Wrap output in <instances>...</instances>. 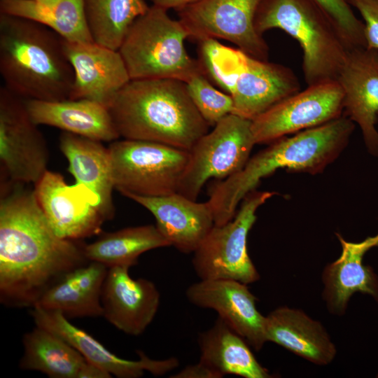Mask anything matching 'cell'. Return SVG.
Masks as SVG:
<instances>
[{"label":"cell","instance_id":"cell-29","mask_svg":"<svg viewBox=\"0 0 378 378\" xmlns=\"http://www.w3.org/2000/svg\"><path fill=\"white\" fill-rule=\"evenodd\" d=\"M0 13L38 22L66 41H94L85 18L83 0H61L54 6L43 5L36 0H0Z\"/></svg>","mask_w":378,"mask_h":378},{"label":"cell","instance_id":"cell-17","mask_svg":"<svg viewBox=\"0 0 378 378\" xmlns=\"http://www.w3.org/2000/svg\"><path fill=\"white\" fill-rule=\"evenodd\" d=\"M64 48L74 74L70 99H89L108 107L131 80L118 50L94 41L65 40Z\"/></svg>","mask_w":378,"mask_h":378},{"label":"cell","instance_id":"cell-36","mask_svg":"<svg viewBox=\"0 0 378 378\" xmlns=\"http://www.w3.org/2000/svg\"><path fill=\"white\" fill-rule=\"evenodd\" d=\"M152 5L166 10L173 9L176 11L182 9L200 0H149Z\"/></svg>","mask_w":378,"mask_h":378},{"label":"cell","instance_id":"cell-16","mask_svg":"<svg viewBox=\"0 0 378 378\" xmlns=\"http://www.w3.org/2000/svg\"><path fill=\"white\" fill-rule=\"evenodd\" d=\"M336 81L343 90L344 115L359 126L368 152L378 157V50L350 49Z\"/></svg>","mask_w":378,"mask_h":378},{"label":"cell","instance_id":"cell-32","mask_svg":"<svg viewBox=\"0 0 378 378\" xmlns=\"http://www.w3.org/2000/svg\"><path fill=\"white\" fill-rule=\"evenodd\" d=\"M338 28L349 48L366 47L364 23L347 0H314Z\"/></svg>","mask_w":378,"mask_h":378},{"label":"cell","instance_id":"cell-30","mask_svg":"<svg viewBox=\"0 0 378 378\" xmlns=\"http://www.w3.org/2000/svg\"><path fill=\"white\" fill-rule=\"evenodd\" d=\"M83 3L93 41L116 50L132 23L150 7L145 0H83Z\"/></svg>","mask_w":378,"mask_h":378},{"label":"cell","instance_id":"cell-26","mask_svg":"<svg viewBox=\"0 0 378 378\" xmlns=\"http://www.w3.org/2000/svg\"><path fill=\"white\" fill-rule=\"evenodd\" d=\"M200 361L221 377L234 374L245 378L272 377L252 353L250 345L220 317L199 334Z\"/></svg>","mask_w":378,"mask_h":378},{"label":"cell","instance_id":"cell-5","mask_svg":"<svg viewBox=\"0 0 378 378\" xmlns=\"http://www.w3.org/2000/svg\"><path fill=\"white\" fill-rule=\"evenodd\" d=\"M198 42V60L204 72L231 96L234 114L253 120L300 91L298 77L284 65L255 58L216 39Z\"/></svg>","mask_w":378,"mask_h":378},{"label":"cell","instance_id":"cell-6","mask_svg":"<svg viewBox=\"0 0 378 378\" xmlns=\"http://www.w3.org/2000/svg\"><path fill=\"white\" fill-rule=\"evenodd\" d=\"M254 26L262 36L268 30L279 29L299 43L307 85L336 81L351 49L314 0H261Z\"/></svg>","mask_w":378,"mask_h":378},{"label":"cell","instance_id":"cell-9","mask_svg":"<svg viewBox=\"0 0 378 378\" xmlns=\"http://www.w3.org/2000/svg\"><path fill=\"white\" fill-rule=\"evenodd\" d=\"M275 193L255 190L242 200L228 223L215 225L193 252L192 264L200 279H232L246 284L260 274L247 250V237L255 223L257 209Z\"/></svg>","mask_w":378,"mask_h":378},{"label":"cell","instance_id":"cell-18","mask_svg":"<svg viewBox=\"0 0 378 378\" xmlns=\"http://www.w3.org/2000/svg\"><path fill=\"white\" fill-rule=\"evenodd\" d=\"M31 315L36 326L57 335L85 359L118 378H139L148 372L155 376L164 375L179 365L178 358L171 357L154 360L138 351L139 360L120 358L108 350L98 340L83 330L74 326L60 312L48 310L37 305L31 307Z\"/></svg>","mask_w":378,"mask_h":378},{"label":"cell","instance_id":"cell-11","mask_svg":"<svg viewBox=\"0 0 378 378\" xmlns=\"http://www.w3.org/2000/svg\"><path fill=\"white\" fill-rule=\"evenodd\" d=\"M38 126L31 118L25 101L1 86V173L9 183L35 185L48 170V150Z\"/></svg>","mask_w":378,"mask_h":378},{"label":"cell","instance_id":"cell-13","mask_svg":"<svg viewBox=\"0 0 378 378\" xmlns=\"http://www.w3.org/2000/svg\"><path fill=\"white\" fill-rule=\"evenodd\" d=\"M344 93L337 81L307 85L252 120L255 144L321 125L343 115Z\"/></svg>","mask_w":378,"mask_h":378},{"label":"cell","instance_id":"cell-35","mask_svg":"<svg viewBox=\"0 0 378 378\" xmlns=\"http://www.w3.org/2000/svg\"><path fill=\"white\" fill-rule=\"evenodd\" d=\"M111 374L102 368L88 362L87 360L81 367L78 378H109Z\"/></svg>","mask_w":378,"mask_h":378},{"label":"cell","instance_id":"cell-23","mask_svg":"<svg viewBox=\"0 0 378 378\" xmlns=\"http://www.w3.org/2000/svg\"><path fill=\"white\" fill-rule=\"evenodd\" d=\"M267 342L276 343L318 365L330 364L337 349L321 322L301 309L280 307L265 316Z\"/></svg>","mask_w":378,"mask_h":378},{"label":"cell","instance_id":"cell-22","mask_svg":"<svg viewBox=\"0 0 378 378\" xmlns=\"http://www.w3.org/2000/svg\"><path fill=\"white\" fill-rule=\"evenodd\" d=\"M26 106L38 125H48L90 139L114 141L120 135L107 106L89 99H27Z\"/></svg>","mask_w":378,"mask_h":378},{"label":"cell","instance_id":"cell-15","mask_svg":"<svg viewBox=\"0 0 378 378\" xmlns=\"http://www.w3.org/2000/svg\"><path fill=\"white\" fill-rule=\"evenodd\" d=\"M188 301L218 314L255 351L267 342L265 316L256 307V298L247 284L232 279H200L186 291Z\"/></svg>","mask_w":378,"mask_h":378},{"label":"cell","instance_id":"cell-10","mask_svg":"<svg viewBox=\"0 0 378 378\" xmlns=\"http://www.w3.org/2000/svg\"><path fill=\"white\" fill-rule=\"evenodd\" d=\"M252 120L230 113L189 150V160L177 192L196 200L210 178L225 179L239 172L255 144Z\"/></svg>","mask_w":378,"mask_h":378},{"label":"cell","instance_id":"cell-7","mask_svg":"<svg viewBox=\"0 0 378 378\" xmlns=\"http://www.w3.org/2000/svg\"><path fill=\"white\" fill-rule=\"evenodd\" d=\"M167 11L151 5L129 29L118 51L131 80L169 78L186 83L204 72L200 61L186 50L187 29Z\"/></svg>","mask_w":378,"mask_h":378},{"label":"cell","instance_id":"cell-21","mask_svg":"<svg viewBox=\"0 0 378 378\" xmlns=\"http://www.w3.org/2000/svg\"><path fill=\"white\" fill-rule=\"evenodd\" d=\"M337 237L342 252L336 260L323 269L322 296L329 312L342 316L355 293L370 295L378 302V276L363 263L365 254L372 248L378 247V233L360 242L346 241L337 233Z\"/></svg>","mask_w":378,"mask_h":378},{"label":"cell","instance_id":"cell-2","mask_svg":"<svg viewBox=\"0 0 378 378\" xmlns=\"http://www.w3.org/2000/svg\"><path fill=\"white\" fill-rule=\"evenodd\" d=\"M355 123L346 115L319 126L282 137L249 158L236 174L216 184L208 202L216 225H224L236 214L245 196L260 180L279 169L316 174L334 161L347 145Z\"/></svg>","mask_w":378,"mask_h":378},{"label":"cell","instance_id":"cell-4","mask_svg":"<svg viewBox=\"0 0 378 378\" xmlns=\"http://www.w3.org/2000/svg\"><path fill=\"white\" fill-rule=\"evenodd\" d=\"M0 73L4 86L27 99H69L74 80L60 36L34 21L3 13Z\"/></svg>","mask_w":378,"mask_h":378},{"label":"cell","instance_id":"cell-14","mask_svg":"<svg viewBox=\"0 0 378 378\" xmlns=\"http://www.w3.org/2000/svg\"><path fill=\"white\" fill-rule=\"evenodd\" d=\"M34 186L36 198L57 236L79 240L102 232L106 220L99 199L85 186H69L59 173L48 170Z\"/></svg>","mask_w":378,"mask_h":378},{"label":"cell","instance_id":"cell-3","mask_svg":"<svg viewBox=\"0 0 378 378\" xmlns=\"http://www.w3.org/2000/svg\"><path fill=\"white\" fill-rule=\"evenodd\" d=\"M108 108L120 137L188 151L210 127L176 79L130 80Z\"/></svg>","mask_w":378,"mask_h":378},{"label":"cell","instance_id":"cell-27","mask_svg":"<svg viewBox=\"0 0 378 378\" xmlns=\"http://www.w3.org/2000/svg\"><path fill=\"white\" fill-rule=\"evenodd\" d=\"M24 353L19 366L41 372L52 378H78L85 358L54 332L37 326L22 340Z\"/></svg>","mask_w":378,"mask_h":378},{"label":"cell","instance_id":"cell-37","mask_svg":"<svg viewBox=\"0 0 378 378\" xmlns=\"http://www.w3.org/2000/svg\"><path fill=\"white\" fill-rule=\"evenodd\" d=\"M36 1L47 6H54L57 5L61 0H36Z\"/></svg>","mask_w":378,"mask_h":378},{"label":"cell","instance_id":"cell-25","mask_svg":"<svg viewBox=\"0 0 378 378\" xmlns=\"http://www.w3.org/2000/svg\"><path fill=\"white\" fill-rule=\"evenodd\" d=\"M108 269L90 261L66 274L35 305L59 311L66 318L102 316V293Z\"/></svg>","mask_w":378,"mask_h":378},{"label":"cell","instance_id":"cell-28","mask_svg":"<svg viewBox=\"0 0 378 378\" xmlns=\"http://www.w3.org/2000/svg\"><path fill=\"white\" fill-rule=\"evenodd\" d=\"M170 246L156 225H146L105 233L95 241L84 245V253L89 261L98 262L108 268H130L138 263L142 253Z\"/></svg>","mask_w":378,"mask_h":378},{"label":"cell","instance_id":"cell-31","mask_svg":"<svg viewBox=\"0 0 378 378\" xmlns=\"http://www.w3.org/2000/svg\"><path fill=\"white\" fill-rule=\"evenodd\" d=\"M186 84L192 102L209 126L233 113L231 96L216 88L204 72L195 74Z\"/></svg>","mask_w":378,"mask_h":378},{"label":"cell","instance_id":"cell-33","mask_svg":"<svg viewBox=\"0 0 378 378\" xmlns=\"http://www.w3.org/2000/svg\"><path fill=\"white\" fill-rule=\"evenodd\" d=\"M364 23L366 47L378 50V0H347Z\"/></svg>","mask_w":378,"mask_h":378},{"label":"cell","instance_id":"cell-19","mask_svg":"<svg viewBox=\"0 0 378 378\" xmlns=\"http://www.w3.org/2000/svg\"><path fill=\"white\" fill-rule=\"evenodd\" d=\"M129 269H108L102 293V316L119 330L138 336L154 319L160 295L152 281L132 278Z\"/></svg>","mask_w":378,"mask_h":378},{"label":"cell","instance_id":"cell-34","mask_svg":"<svg viewBox=\"0 0 378 378\" xmlns=\"http://www.w3.org/2000/svg\"><path fill=\"white\" fill-rule=\"evenodd\" d=\"M172 378H221V376L213 369L199 360L197 363L188 365Z\"/></svg>","mask_w":378,"mask_h":378},{"label":"cell","instance_id":"cell-8","mask_svg":"<svg viewBox=\"0 0 378 378\" xmlns=\"http://www.w3.org/2000/svg\"><path fill=\"white\" fill-rule=\"evenodd\" d=\"M115 188L127 197L177 192L189 151L169 145L124 139L108 148Z\"/></svg>","mask_w":378,"mask_h":378},{"label":"cell","instance_id":"cell-24","mask_svg":"<svg viewBox=\"0 0 378 378\" xmlns=\"http://www.w3.org/2000/svg\"><path fill=\"white\" fill-rule=\"evenodd\" d=\"M59 146L69 162L68 170L76 183L90 189L99 199L100 211L106 220L115 216L112 191L115 188L108 148L102 141L63 132Z\"/></svg>","mask_w":378,"mask_h":378},{"label":"cell","instance_id":"cell-12","mask_svg":"<svg viewBox=\"0 0 378 378\" xmlns=\"http://www.w3.org/2000/svg\"><path fill=\"white\" fill-rule=\"evenodd\" d=\"M261 0H200L176 11L189 38L223 39L248 55L268 60L269 47L254 26Z\"/></svg>","mask_w":378,"mask_h":378},{"label":"cell","instance_id":"cell-20","mask_svg":"<svg viewBox=\"0 0 378 378\" xmlns=\"http://www.w3.org/2000/svg\"><path fill=\"white\" fill-rule=\"evenodd\" d=\"M155 217L156 226L170 245L181 253H193L214 226L207 202H197L175 192L160 197L130 195Z\"/></svg>","mask_w":378,"mask_h":378},{"label":"cell","instance_id":"cell-1","mask_svg":"<svg viewBox=\"0 0 378 378\" xmlns=\"http://www.w3.org/2000/svg\"><path fill=\"white\" fill-rule=\"evenodd\" d=\"M77 241L55 234L34 190L1 183V302L33 307L66 274L89 262L84 245Z\"/></svg>","mask_w":378,"mask_h":378}]
</instances>
